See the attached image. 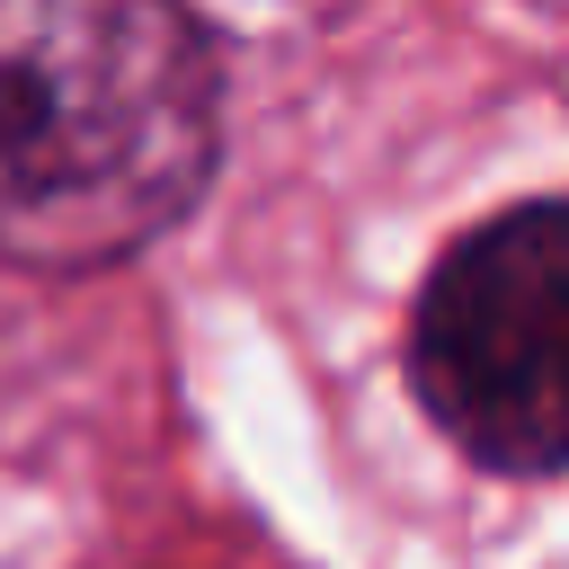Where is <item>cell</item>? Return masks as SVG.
<instances>
[{
  "instance_id": "1",
  "label": "cell",
  "mask_w": 569,
  "mask_h": 569,
  "mask_svg": "<svg viewBox=\"0 0 569 569\" xmlns=\"http://www.w3.org/2000/svg\"><path fill=\"white\" fill-rule=\"evenodd\" d=\"M222 71L178 0H0V258H133L213 178Z\"/></svg>"
},
{
  "instance_id": "2",
  "label": "cell",
  "mask_w": 569,
  "mask_h": 569,
  "mask_svg": "<svg viewBox=\"0 0 569 569\" xmlns=\"http://www.w3.org/2000/svg\"><path fill=\"white\" fill-rule=\"evenodd\" d=\"M409 391L480 471H569V196L462 231L409 311Z\"/></svg>"
}]
</instances>
